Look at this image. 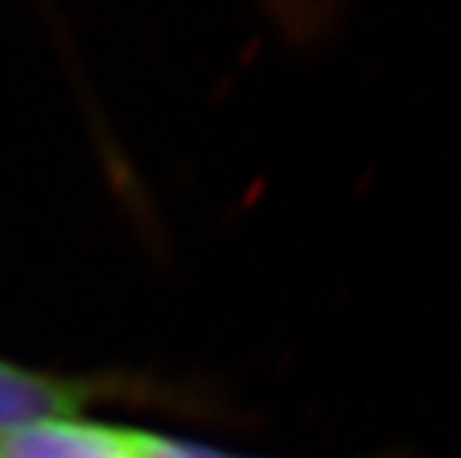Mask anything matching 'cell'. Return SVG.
<instances>
[{
	"label": "cell",
	"mask_w": 461,
	"mask_h": 458,
	"mask_svg": "<svg viewBox=\"0 0 461 458\" xmlns=\"http://www.w3.org/2000/svg\"><path fill=\"white\" fill-rule=\"evenodd\" d=\"M0 458H140L137 432L77 417H51L0 435Z\"/></svg>",
	"instance_id": "6da1fadb"
},
{
	"label": "cell",
	"mask_w": 461,
	"mask_h": 458,
	"mask_svg": "<svg viewBox=\"0 0 461 458\" xmlns=\"http://www.w3.org/2000/svg\"><path fill=\"white\" fill-rule=\"evenodd\" d=\"M90 399V384L0 360V435L51 417H77Z\"/></svg>",
	"instance_id": "7a4b0ae2"
},
{
	"label": "cell",
	"mask_w": 461,
	"mask_h": 458,
	"mask_svg": "<svg viewBox=\"0 0 461 458\" xmlns=\"http://www.w3.org/2000/svg\"><path fill=\"white\" fill-rule=\"evenodd\" d=\"M137 450H140V458H250L239 453L214 450V446L194 444V441H176V437L152 435V432H137Z\"/></svg>",
	"instance_id": "3957f363"
}]
</instances>
